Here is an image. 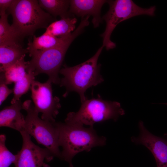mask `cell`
Here are the masks:
<instances>
[{"label": "cell", "instance_id": "obj_1", "mask_svg": "<svg viewBox=\"0 0 167 167\" xmlns=\"http://www.w3.org/2000/svg\"><path fill=\"white\" fill-rule=\"evenodd\" d=\"M54 123L58 132L59 145L62 148L61 159L67 162L69 167H74L72 159L78 153L106 144V138L98 136L93 127L86 128L65 122Z\"/></svg>", "mask_w": 167, "mask_h": 167}, {"label": "cell", "instance_id": "obj_2", "mask_svg": "<svg viewBox=\"0 0 167 167\" xmlns=\"http://www.w3.org/2000/svg\"><path fill=\"white\" fill-rule=\"evenodd\" d=\"M89 24L88 18H82L77 28L60 44L49 49L29 54L32 58L28 61L26 72L33 73L35 76L41 73L46 74L52 83L60 84L61 79L58 74L66 53L72 42Z\"/></svg>", "mask_w": 167, "mask_h": 167}, {"label": "cell", "instance_id": "obj_3", "mask_svg": "<svg viewBox=\"0 0 167 167\" xmlns=\"http://www.w3.org/2000/svg\"><path fill=\"white\" fill-rule=\"evenodd\" d=\"M7 12L13 18L11 28L21 41L56 20L40 7L38 0H13Z\"/></svg>", "mask_w": 167, "mask_h": 167}, {"label": "cell", "instance_id": "obj_4", "mask_svg": "<svg viewBox=\"0 0 167 167\" xmlns=\"http://www.w3.org/2000/svg\"><path fill=\"white\" fill-rule=\"evenodd\" d=\"M103 48L101 47L92 57L82 63L72 67L65 65L61 69L59 73L64 77L60 80V85L66 89L63 96L66 97L69 92L75 91L79 94L82 102L87 99L85 93L88 88L104 81L100 74L101 65L97 64Z\"/></svg>", "mask_w": 167, "mask_h": 167}, {"label": "cell", "instance_id": "obj_5", "mask_svg": "<svg viewBox=\"0 0 167 167\" xmlns=\"http://www.w3.org/2000/svg\"><path fill=\"white\" fill-rule=\"evenodd\" d=\"M125 111L119 103L104 100L100 96L96 98L87 99L81 102L78 111L68 113L65 120L66 123L93 127L97 122L110 119L116 121L124 115Z\"/></svg>", "mask_w": 167, "mask_h": 167}, {"label": "cell", "instance_id": "obj_6", "mask_svg": "<svg viewBox=\"0 0 167 167\" xmlns=\"http://www.w3.org/2000/svg\"><path fill=\"white\" fill-rule=\"evenodd\" d=\"M109 9L104 15L102 20L106 22L104 32L101 35L103 38V47L108 50L115 48L116 44L110 39L111 34L117 26L120 23L130 18L142 15L151 16L155 15L156 7H141L131 0L108 1Z\"/></svg>", "mask_w": 167, "mask_h": 167}, {"label": "cell", "instance_id": "obj_7", "mask_svg": "<svg viewBox=\"0 0 167 167\" xmlns=\"http://www.w3.org/2000/svg\"><path fill=\"white\" fill-rule=\"evenodd\" d=\"M22 107L23 109L27 112L25 118L24 130L38 143L49 149L54 157L61 159L58 132L55 122H51L40 118L39 113L35 110L30 100L25 101Z\"/></svg>", "mask_w": 167, "mask_h": 167}, {"label": "cell", "instance_id": "obj_8", "mask_svg": "<svg viewBox=\"0 0 167 167\" xmlns=\"http://www.w3.org/2000/svg\"><path fill=\"white\" fill-rule=\"evenodd\" d=\"M52 83L49 79L44 83L34 80L30 89L35 110L41 113L42 119L54 122L61 105L59 98L53 96Z\"/></svg>", "mask_w": 167, "mask_h": 167}, {"label": "cell", "instance_id": "obj_9", "mask_svg": "<svg viewBox=\"0 0 167 167\" xmlns=\"http://www.w3.org/2000/svg\"><path fill=\"white\" fill-rule=\"evenodd\" d=\"M23 139L21 148L17 154L15 167H50L45 162H49L54 157L47 148L36 145L31 140V135L24 130L20 132Z\"/></svg>", "mask_w": 167, "mask_h": 167}, {"label": "cell", "instance_id": "obj_10", "mask_svg": "<svg viewBox=\"0 0 167 167\" xmlns=\"http://www.w3.org/2000/svg\"><path fill=\"white\" fill-rule=\"evenodd\" d=\"M139 135L131 138V141L144 146L151 152L155 159L157 167H167V141L150 133L141 121L139 122Z\"/></svg>", "mask_w": 167, "mask_h": 167}, {"label": "cell", "instance_id": "obj_11", "mask_svg": "<svg viewBox=\"0 0 167 167\" xmlns=\"http://www.w3.org/2000/svg\"><path fill=\"white\" fill-rule=\"evenodd\" d=\"M108 1L104 0H70L69 11L81 18L87 16L92 17V22L95 28L99 27L102 21L101 16V8Z\"/></svg>", "mask_w": 167, "mask_h": 167}, {"label": "cell", "instance_id": "obj_12", "mask_svg": "<svg viewBox=\"0 0 167 167\" xmlns=\"http://www.w3.org/2000/svg\"><path fill=\"white\" fill-rule=\"evenodd\" d=\"M22 104L19 100L0 111L1 127H8L19 132L24 130L25 118L20 112L23 109Z\"/></svg>", "mask_w": 167, "mask_h": 167}, {"label": "cell", "instance_id": "obj_13", "mask_svg": "<svg viewBox=\"0 0 167 167\" xmlns=\"http://www.w3.org/2000/svg\"><path fill=\"white\" fill-rule=\"evenodd\" d=\"M28 53L20 42L0 44V70L4 72Z\"/></svg>", "mask_w": 167, "mask_h": 167}, {"label": "cell", "instance_id": "obj_14", "mask_svg": "<svg viewBox=\"0 0 167 167\" xmlns=\"http://www.w3.org/2000/svg\"><path fill=\"white\" fill-rule=\"evenodd\" d=\"M77 22L74 16L61 19L51 23L45 32L58 38L67 37L74 31Z\"/></svg>", "mask_w": 167, "mask_h": 167}, {"label": "cell", "instance_id": "obj_15", "mask_svg": "<svg viewBox=\"0 0 167 167\" xmlns=\"http://www.w3.org/2000/svg\"><path fill=\"white\" fill-rule=\"evenodd\" d=\"M38 2L40 7L54 18L57 16L61 19L74 16L69 11L70 0H39Z\"/></svg>", "mask_w": 167, "mask_h": 167}, {"label": "cell", "instance_id": "obj_16", "mask_svg": "<svg viewBox=\"0 0 167 167\" xmlns=\"http://www.w3.org/2000/svg\"><path fill=\"white\" fill-rule=\"evenodd\" d=\"M68 37L60 38L45 32L39 36L34 35L32 41H29L27 49L29 54L44 51L56 46Z\"/></svg>", "mask_w": 167, "mask_h": 167}, {"label": "cell", "instance_id": "obj_17", "mask_svg": "<svg viewBox=\"0 0 167 167\" xmlns=\"http://www.w3.org/2000/svg\"><path fill=\"white\" fill-rule=\"evenodd\" d=\"M25 57H22L5 72H3L6 85L17 82L22 79L27 73L26 69L28 61H25Z\"/></svg>", "mask_w": 167, "mask_h": 167}, {"label": "cell", "instance_id": "obj_18", "mask_svg": "<svg viewBox=\"0 0 167 167\" xmlns=\"http://www.w3.org/2000/svg\"><path fill=\"white\" fill-rule=\"evenodd\" d=\"M0 44L22 41L17 36L9 24L6 12H0Z\"/></svg>", "mask_w": 167, "mask_h": 167}, {"label": "cell", "instance_id": "obj_19", "mask_svg": "<svg viewBox=\"0 0 167 167\" xmlns=\"http://www.w3.org/2000/svg\"><path fill=\"white\" fill-rule=\"evenodd\" d=\"M35 76L33 73L28 72L22 79L15 83L13 89L14 96L11 101V104L19 100L20 97L28 92L35 79Z\"/></svg>", "mask_w": 167, "mask_h": 167}, {"label": "cell", "instance_id": "obj_20", "mask_svg": "<svg viewBox=\"0 0 167 167\" xmlns=\"http://www.w3.org/2000/svg\"><path fill=\"white\" fill-rule=\"evenodd\" d=\"M6 136L4 134L0 135V167H9L12 164H15L17 155L13 154L6 146Z\"/></svg>", "mask_w": 167, "mask_h": 167}, {"label": "cell", "instance_id": "obj_21", "mask_svg": "<svg viewBox=\"0 0 167 167\" xmlns=\"http://www.w3.org/2000/svg\"><path fill=\"white\" fill-rule=\"evenodd\" d=\"M13 92V89H9L5 83L3 73L1 72L0 76V105L5 100L8 96Z\"/></svg>", "mask_w": 167, "mask_h": 167}, {"label": "cell", "instance_id": "obj_22", "mask_svg": "<svg viewBox=\"0 0 167 167\" xmlns=\"http://www.w3.org/2000/svg\"><path fill=\"white\" fill-rule=\"evenodd\" d=\"M13 0H0V12H6Z\"/></svg>", "mask_w": 167, "mask_h": 167}, {"label": "cell", "instance_id": "obj_23", "mask_svg": "<svg viewBox=\"0 0 167 167\" xmlns=\"http://www.w3.org/2000/svg\"><path fill=\"white\" fill-rule=\"evenodd\" d=\"M165 104V105H167V103H165V104Z\"/></svg>", "mask_w": 167, "mask_h": 167}]
</instances>
